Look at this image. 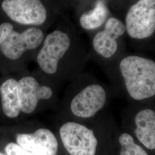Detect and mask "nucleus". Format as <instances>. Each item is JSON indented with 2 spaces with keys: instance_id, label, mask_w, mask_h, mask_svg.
<instances>
[{
  "instance_id": "1",
  "label": "nucleus",
  "mask_w": 155,
  "mask_h": 155,
  "mask_svg": "<svg viewBox=\"0 0 155 155\" xmlns=\"http://www.w3.org/2000/svg\"><path fill=\"white\" fill-rule=\"evenodd\" d=\"M119 68L132 99L142 101L155 97V61L140 56H127L120 61Z\"/></svg>"
},
{
  "instance_id": "2",
  "label": "nucleus",
  "mask_w": 155,
  "mask_h": 155,
  "mask_svg": "<svg viewBox=\"0 0 155 155\" xmlns=\"http://www.w3.org/2000/svg\"><path fill=\"white\" fill-rule=\"evenodd\" d=\"M124 24L132 39L150 38L155 32V0H140L134 4L127 11Z\"/></svg>"
},
{
  "instance_id": "3",
  "label": "nucleus",
  "mask_w": 155,
  "mask_h": 155,
  "mask_svg": "<svg viewBox=\"0 0 155 155\" xmlns=\"http://www.w3.org/2000/svg\"><path fill=\"white\" fill-rule=\"evenodd\" d=\"M71 45L69 35L62 30L56 29L48 34L37 56V62L42 71L50 75L56 73L59 62Z\"/></svg>"
},
{
  "instance_id": "4",
  "label": "nucleus",
  "mask_w": 155,
  "mask_h": 155,
  "mask_svg": "<svg viewBox=\"0 0 155 155\" xmlns=\"http://www.w3.org/2000/svg\"><path fill=\"white\" fill-rule=\"evenodd\" d=\"M59 133L70 155H95L98 141L92 129L77 122H67L61 126Z\"/></svg>"
},
{
  "instance_id": "5",
  "label": "nucleus",
  "mask_w": 155,
  "mask_h": 155,
  "mask_svg": "<svg viewBox=\"0 0 155 155\" xmlns=\"http://www.w3.org/2000/svg\"><path fill=\"white\" fill-rule=\"evenodd\" d=\"M1 6L11 20L21 25L37 27L48 17L45 6L39 0H5Z\"/></svg>"
},
{
  "instance_id": "6",
  "label": "nucleus",
  "mask_w": 155,
  "mask_h": 155,
  "mask_svg": "<svg viewBox=\"0 0 155 155\" xmlns=\"http://www.w3.org/2000/svg\"><path fill=\"white\" fill-rule=\"evenodd\" d=\"M44 39V33L38 27H31L20 33L13 29L0 46V50L6 58L15 61L25 52L38 48Z\"/></svg>"
},
{
  "instance_id": "7",
  "label": "nucleus",
  "mask_w": 155,
  "mask_h": 155,
  "mask_svg": "<svg viewBox=\"0 0 155 155\" xmlns=\"http://www.w3.org/2000/svg\"><path fill=\"white\" fill-rule=\"evenodd\" d=\"M106 98L105 90L101 85L89 84L73 98L70 105L71 110L78 117H92L104 107Z\"/></svg>"
},
{
  "instance_id": "8",
  "label": "nucleus",
  "mask_w": 155,
  "mask_h": 155,
  "mask_svg": "<svg viewBox=\"0 0 155 155\" xmlns=\"http://www.w3.org/2000/svg\"><path fill=\"white\" fill-rule=\"evenodd\" d=\"M125 32V24L121 20L114 17L108 18L104 29L94 36L93 40L94 51L104 58H110L118 50L117 40Z\"/></svg>"
},
{
  "instance_id": "9",
  "label": "nucleus",
  "mask_w": 155,
  "mask_h": 155,
  "mask_svg": "<svg viewBox=\"0 0 155 155\" xmlns=\"http://www.w3.org/2000/svg\"><path fill=\"white\" fill-rule=\"evenodd\" d=\"M21 111L30 114L35 110L40 100H48L53 95L50 86L41 85L32 76H25L18 81Z\"/></svg>"
},
{
  "instance_id": "10",
  "label": "nucleus",
  "mask_w": 155,
  "mask_h": 155,
  "mask_svg": "<svg viewBox=\"0 0 155 155\" xmlns=\"http://www.w3.org/2000/svg\"><path fill=\"white\" fill-rule=\"evenodd\" d=\"M17 144L23 150L35 155H56L58 143L55 135L49 129L40 128L33 133H19Z\"/></svg>"
},
{
  "instance_id": "11",
  "label": "nucleus",
  "mask_w": 155,
  "mask_h": 155,
  "mask_svg": "<svg viewBox=\"0 0 155 155\" xmlns=\"http://www.w3.org/2000/svg\"><path fill=\"white\" fill-rule=\"evenodd\" d=\"M134 133L147 149L155 150V111L149 108L139 111L134 118Z\"/></svg>"
},
{
  "instance_id": "12",
  "label": "nucleus",
  "mask_w": 155,
  "mask_h": 155,
  "mask_svg": "<svg viewBox=\"0 0 155 155\" xmlns=\"http://www.w3.org/2000/svg\"><path fill=\"white\" fill-rule=\"evenodd\" d=\"M0 94L2 110L6 116L16 118L21 111L18 90V81L15 79H8L0 86Z\"/></svg>"
},
{
  "instance_id": "13",
  "label": "nucleus",
  "mask_w": 155,
  "mask_h": 155,
  "mask_svg": "<svg viewBox=\"0 0 155 155\" xmlns=\"http://www.w3.org/2000/svg\"><path fill=\"white\" fill-rule=\"evenodd\" d=\"M109 11L105 2L97 1L94 8L81 15L79 23L85 30H94L100 28L108 19Z\"/></svg>"
},
{
  "instance_id": "14",
  "label": "nucleus",
  "mask_w": 155,
  "mask_h": 155,
  "mask_svg": "<svg viewBox=\"0 0 155 155\" xmlns=\"http://www.w3.org/2000/svg\"><path fill=\"white\" fill-rule=\"evenodd\" d=\"M119 143L121 145L120 155H148L141 146L135 143L133 137L129 133L121 134Z\"/></svg>"
},
{
  "instance_id": "15",
  "label": "nucleus",
  "mask_w": 155,
  "mask_h": 155,
  "mask_svg": "<svg viewBox=\"0 0 155 155\" xmlns=\"http://www.w3.org/2000/svg\"><path fill=\"white\" fill-rule=\"evenodd\" d=\"M6 154L8 155H35L33 153L23 150L18 144L11 143L5 147Z\"/></svg>"
},
{
  "instance_id": "16",
  "label": "nucleus",
  "mask_w": 155,
  "mask_h": 155,
  "mask_svg": "<svg viewBox=\"0 0 155 155\" xmlns=\"http://www.w3.org/2000/svg\"><path fill=\"white\" fill-rule=\"evenodd\" d=\"M13 29V26L10 22H3L0 24V46Z\"/></svg>"
},
{
  "instance_id": "17",
  "label": "nucleus",
  "mask_w": 155,
  "mask_h": 155,
  "mask_svg": "<svg viewBox=\"0 0 155 155\" xmlns=\"http://www.w3.org/2000/svg\"><path fill=\"white\" fill-rule=\"evenodd\" d=\"M0 155H8L7 154H5V153H2V152H0Z\"/></svg>"
}]
</instances>
